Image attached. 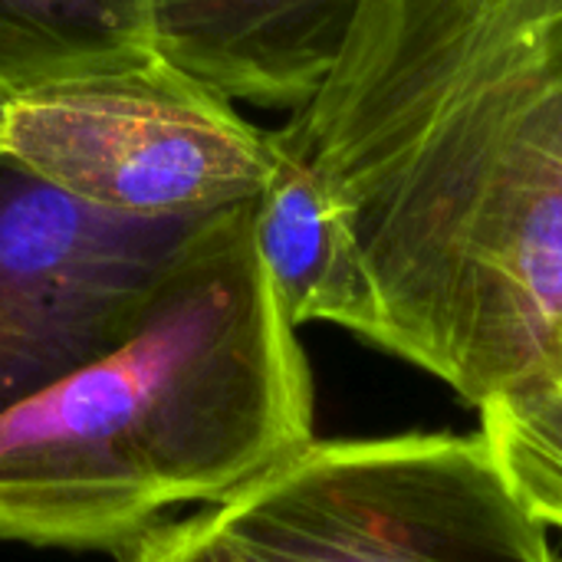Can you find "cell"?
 I'll return each instance as SVG.
<instances>
[{
  "label": "cell",
  "instance_id": "cell-10",
  "mask_svg": "<svg viewBox=\"0 0 562 562\" xmlns=\"http://www.w3.org/2000/svg\"><path fill=\"white\" fill-rule=\"evenodd\" d=\"M122 562H244L240 553L221 537L207 514L155 524L122 557Z\"/></svg>",
  "mask_w": 562,
  "mask_h": 562
},
{
  "label": "cell",
  "instance_id": "cell-2",
  "mask_svg": "<svg viewBox=\"0 0 562 562\" xmlns=\"http://www.w3.org/2000/svg\"><path fill=\"white\" fill-rule=\"evenodd\" d=\"M296 329L254 201L207 217L119 346L0 415V540L122 557L168 507H217L306 448Z\"/></svg>",
  "mask_w": 562,
  "mask_h": 562
},
{
  "label": "cell",
  "instance_id": "cell-3",
  "mask_svg": "<svg viewBox=\"0 0 562 562\" xmlns=\"http://www.w3.org/2000/svg\"><path fill=\"white\" fill-rule=\"evenodd\" d=\"M207 517L244 562H557L481 431L313 438Z\"/></svg>",
  "mask_w": 562,
  "mask_h": 562
},
{
  "label": "cell",
  "instance_id": "cell-11",
  "mask_svg": "<svg viewBox=\"0 0 562 562\" xmlns=\"http://www.w3.org/2000/svg\"><path fill=\"white\" fill-rule=\"evenodd\" d=\"M0 109H3V99H0Z\"/></svg>",
  "mask_w": 562,
  "mask_h": 562
},
{
  "label": "cell",
  "instance_id": "cell-6",
  "mask_svg": "<svg viewBox=\"0 0 562 562\" xmlns=\"http://www.w3.org/2000/svg\"><path fill=\"white\" fill-rule=\"evenodd\" d=\"M359 0H148L155 53L224 99L303 109L333 72Z\"/></svg>",
  "mask_w": 562,
  "mask_h": 562
},
{
  "label": "cell",
  "instance_id": "cell-9",
  "mask_svg": "<svg viewBox=\"0 0 562 562\" xmlns=\"http://www.w3.org/2000/svg\"><path fill=\"white\" fill-rule=\"evenodd\" d=\"M481 435L527 507L562 527V385L494 398L481 408Z\"/></svg>",
  "mask_w": 562,
  "mask_h": 562
},
{
  "label": "cell",
  "instance_id": "cell-1",
  "mask_svg": "<svg viewBox=\"0 0 562 562\" xmlns=\"http://www.w3.org/2000/svg\"><path fill=\"white\" fill-rule=\"evenodd\" d=\"M270 135L346 211L385 352L474 408L562 385V0H359Z\"/></svg>",
  "mask_w": 562,
  "mask_h": 562
},
{
  "label": "cell",
  "instance_id": "cell-4",
  "mask_svg": "<svg viewBox=\"0 0 562 562\" xmlns=\"http://www.w3.org/2000/svg\"><path fill=\"white\" fill-rule=\"evenodd\" d=\"M0 155L86 204L155 221L250 204L277 165L270 132L161 56L3 99Z\"/></svg>",
  "mask_w": 562,
  "mask_h": 562
},
{
  "label": "cell",
  "instance_id": "cell-8",
  "mask_svg": "<svg viewBox=\"0 0 562 562\" xmlns=\"http://www.w3.org/2000/svg\"><path fill=\"white\" fill-rule=\"evenodd\" d=\"M151 56L148 0H0V99Z\"/></svg>",
  "mask_w": 562,
  "mask_h": 562
},
{
  "label": "cell",
  "instance_id": "cell-7",
  "mask_svg": "<svg viewBox=\"0 0 562 562\" xmlns=\"http://www.w3.org/2000/svg\"><path fill=\"white\" fill-rule=\"evenodd\" d=\"M273 151V175L254 201V240L286 316L296 326L333 323L379 346L382 310L346 211L300 155L277 142Z\"/></svg>",
  "mask_w": 562,
  "mask_h": 562
},
{
  "label": "cell",
  "instance_id": "cell-5",
  "mask_svg": "<svg viewBox=\"0 0 562 562\" xmlns=\"http://www.w3.org/2000/svg\"><path fill=\"white\" fill-rule=\"evenodd\" d=\"M204 221L115 214L0 155V415L119 346Z\"/></svg>",
  "mask_w": 562,
  "mask_h": 562
}]
</instances>
